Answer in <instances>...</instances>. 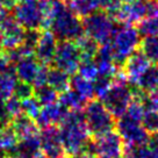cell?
Returning <instances> with one entry per match:
<instances>
[{
    "label": "cell",
    "instance_id": "obj_21",
    "mask_svg": "<svg viewBox=\"0 0 158 158\" xmlns=\"http://www.w3.org/2000/svg\"><path fill=\"white\" fill-rule=\"evenodd\" d=\"M70 89L74 91L89 101L95 98L93 81L81 77L78 73H74L72 74V77H70Z\"/></svg>",
    "mask_w": 158,
    "mask_h": 158
},
{
    "label": "cell",
    "instance_id": "obj_32",
    "mask_svg": "<svg viewBox=\"0 0 158 158\" xmlns=\"http://www.w3.org/2000/svg\"><path fill=\"white\" fill-rule=\"evenodd\" d=\"M77 73L80 74L84 78L91 80V81H93L94 79L98 77V68H97V64H95L94 59L81 60Z\"/></svg>",
    "mask_w": 158,
    "mask_h": 158
},
{
    "label": "cell",
    "instance_id": "obj_42",
    "mask_svg": "<svg viewBox=\"0 0 158 158\" xmlns=\"http://www.w3.org/2000/svg\"><path fill=\"white\" fill-rule=\"evenodd\" d=\"M139 156H141V158H158V155L149 147L148 144L139 147Z\"/></svg>",
    "mask_w": 158,
    "mask_h": 158
},
{
    "label": "cell",
    "instance_id": "obj_34",
    "mask_svg": "<svg viewBox=\"0 0 158 158\" xmlns=\"http://www.w3.org/2000/svg\"><path fill=\"white\" fill-rule=\"evenodd\" d=\"M112 83H113V77H107V76H100V74H98V77L93 80L95 97L98 99L101 98L108 91L109 87L112 86Z\"/></svg>",
    "mask_w": 158,
    "mask_h": 158
},
{
    "label": "cell",
    "instance_id": "obj_15",
    "mask_svg": "<svg viewBox=\"0 0 158 158\" xmlns=\"http://www.w3.org/2000/svg\"><path fill=\"white\" fill-rule=\"evenodd\" d=\"M58 40L50 30H44L40 34L37 45L35 48L34 56L41 64L49 65L54 62Z\"/></svg>",
    "mask_w": 158,
    "mask_h": 158
},
{
    "label": "cell",
    "instance_id": "obj_26",
    "mask_svg": "<svg viewBox=\"0 0 158 158\" xmlns=\"http://www.w3.org/2000/svg\"><path fill=\"white\" fill-rule=\"evenodd\" d=\"M19 136L16 135L12 124L0 127V149L6 152H12L19 142Z\"/></svg>",
    "mask_w": 158,
    "mask_h": 158
},
{
    "label": "cell",
    "instance_id": "obj_46",
    "mask_svg": "<svg viewBox=\"0 0 158 158\" xmlns=\"http://www.w3.org/2000/svg\"><path fill=\"white\" fill-rule=\"evenodd\" d=\"M36 1H40V0H20L19 2H36Z\"/></svg>",
    "mask_w": 158,
    "mask_h": 158
},
{
    "label": "cell",
    "instance_id": "obj_17",
    "mask_svg": "<svg viewBox=\"0 0 158 158\" xmlns=\"http://www.w3.org/2000/svg\"><path fill=\"white\" fill-rule=\"evenodd\" d=\"M41 153V139L39 135L20 138L14 150L10 152L13 158H36Z\"/></svg>",
    "mask_w": 158,
    "mask_h": 158
},
{
    "label": "cell",
    "instance_id": "obj_38",
    "mask_svg": "<svg viewBox=\"0 0 158 158\" xmlns=\"http://www.w3.org/2000/svg\"><path fill=\"white\" fill-rule=\"evenodd\" d=\"M143 104L145 109L158 110V91H153L150 93H143Z\"/></svg>",
    "mask_w": 158,
    "mask_h": 158
},
{
    "label": "cell",
    "instance_id": "obj_28",
    "mask_svg": "<svg viewBox=\"0 0 158 158\" xmlns=\"http://www.w3.org/2000/svg\"><path fill=\"white\" fill-rule=\"evenodd\" d=\"M76 43L78 45L79 51H80L81 60L95 58V55H97L99 49V44L93 39H91L87 35L84 34L81 37H79L76 41Z\"/></svg>",
    "mask_w": 158,
    "mask_h": 158
},
{
    "label": "cell",
    "instance_id": "obj_49",
    "mask_svg": "<svg viewBox=\"0 0 158 158\" xmlns=\"http://www.w3.org/2000/svg\"><path fill=\"white\" fill-rule=\"evenodd\" d=\"M36 158H47V157H45V156L43 155V153H40V155H39V156H37Z\"/></svg>",
    "mask_w": 158,
    "mask_h": 158
},
{
    "label": "cell",
    "instance_id": "obj_1",
    "mask_svg": "<svg viewBox=\"0 0 158 158\" xmlns=\"http://www.w3.org/2000/svg\"><path fill=\"white\" fill-rule=\"evenodd\" d=\"M45 30L58 41H77L84 33L83 20L70 10L65 0H51Z\"/></svg>",
    "mask_w": 158,
    "mask_h": 158
},
{
    "label": "cell",
    "instance_id": "obj_25",
    "mask_svg": "<svg viewBox=\"0 0 158 158\" xmlns=\"http://www.w3.org/2000/svg\"><path fill=\"white\" fill-rule=\"evenodd\" d=\"M18 83V78L15 76L14 65L2 74H0V100H7L13 95L14 87Z\"/></svg>",
    "mask_w": 158,
    "mask_h": 158
},
{
    "label": "cell",
    "instance_id": "obj_9",
    "mask_svg": "<svg viewBox=\"0 0 158 158\" xmlns=\"http://www.w3.org/2000/svg\"><path fill=\"white\" fill-rule=\"evenodd\" d=\"M0 33L2 36V48L5 51H10L22 44L26 29L10 10H0Z\"/></svg>",
    "mask_w": 158,
    "mask_h": 158
},
{
    "label": "cell",
    "instance_id": "obj_50",
    "mask_svg": "<svg viewBox=\"0 0 158 158\" xmlns=\"http://www.w3.org/2000/svg\"><path fill=\"white\" fill-rule=\"evenodd\" d=\"M157 91H158V87H157Z\"/></svg>",
    "mask_w": 158,
    "mask_h": 158
},
{
    "label": "cell",
    "instance_id": "obj_4",
    "mask_svg": "<svg viewBox=\"0 0 158 158\" xmlns=\"http://www.w3.org/2000/svg\"><path fill=\"white\" fill-rule=\"evenodd\" d=\"M50 1L40 0L36 2H19L12 10V14L26 30H40L47 28Z\"/></svg>",
    "mask_w": 158,
    "mask_h": 158
},
{
    "label": "cell",
    "instance_id": "obj_35",
    "mask_svg": "<svg viewBox=\"0 0 158 158\" xmlns=\"http://www.w3.org/2000/svg\"><path fill=\"white\" fill-rule=\"evenodd\" d=\"M35 89L33 84L30 83H26V81H21V80H18V83L14 87V92H13V95L15 98H18L19 100H26V99L30 98L34 95Z\"/></svg>",
    "mask_w": 158,
    "mask_h": 158
},
{
    "label": "cell",
    "instance_id": "obj_14",
    "mask_svg": "<svg viewBox=\"0 0 158 158\" xmlns=\"http://www.w3.org/2000/svg\"><path fill=\"white\" fill-rule=\"evenodd\" d=\"M150 65H151L150 60L144 56V54L141 50L137 49L124 60L121 70L126 76V78L128 79L129 84L135 87L141 74L143 73Z\"/></svg>",
    "mask_w": 158,
    "mask_h": 158
},
{
    "label": "cell",
    "instance_id": "obj_41",
    "mask_svg": "<svg viewBox=\"0 0 158 158\" xmlns=\"http://www.w3.org/2000/svg\"><path fill=\"white\" fill-rule=\"evenodd\" d=\"M147 18L158 16V0H145Z\"/></svg>",
    "mask_w": 158,
    "mask_h": 158
},
{
    "label": "cell",
    "instance_id": "obj_44",
    "mask_svg": "<svg viewBox=\"0 0 158 158\" xmlns=\"http://www.w3.org/2000/svg\"><path fill=\"white\" fill-rule=\"evenodd\" d=\"M148 145L158 155V134H153V135H150V137H149Z\"/></svg>",
    "mask_w": 158,
    "mask_h": 158
},
{
    "label": "cell",
    "instance_id": "obj_6",
    "mask_svg": "<svg viewBox=\"0 0 158 158\" xmlns=\"http://www.w3.org/2000/svg\"><path fill=\"white\" fill-rule=\"evenodd\" d=\"M83 20L84 33L99 45L110 42L120 23L114 21L105 10H97Z\"/></svg>",
    "mask_w": 158,
    "mask_h": 158
},
{
    "label": "cell",
    "instance_id": "obj_18",
    "mask_svg": "<svg viewBox=\"0 0 158 158\" xmlns=\"http://www.w3.org/2000/svg\"><path fill=\"white\" fill-rule=\"evenodd\" d=\"M40 66H41V63L36 59L35 56L23 57L14 64L15 76L18 80L33 84V80L39 71Z\"/></svg>",
    "mask_w": 158,
    "mask_h": 158
},
{
    "label": "cell",
    "instance_id": "obj_33",
    "mask_svg": "<svg viewBox=\"0 0 158 158\" xmlns=\"http://www.w3.org/2000/svg\"><path fill=\"white\" fill-rule=\"evenodd\" d=\"M21 106H22V113H25L26 115H28L34 120H36V118L39 116L41 108H42V105L40 104L39 100L34 95L26 100H22Z\"/></svg>",
    "mask_w": 158,
    "mask_h": 158
},
{
    "label": "cell",
    "instance_id": "obj_31",
    "mask_svg": "<svg viewBox=\"0 0 158 158\" xmlns=\"http://www.w3.org/2000/svg\"><path fill=\"white\" fill-rule=\"evenodd\" d=\"M142 126L149 135L158 134V110L145 109L142 118Z\"/></svg>",
    "mask_w": 158,
    "mask_h": 158
},
{
    "label": "cell",
    "instance_id": "obj_40",
    "mask_svg": "<svg viewBox=\"0 0 158 158\" xmlns=\"http://www.w3.org/2000/svg\"><path fill=\"white\" fill-rule=\"evenodd\" d=\"M10 121H12V118L10 116V114H8L7 109H6L5 101L0 100V127L10 124Z\"/></svg>",
    "mask_w": 158,
    "mask_h": 158
},
{
    "label": "cell",
    "instance_id": "obj_19",
    "mask_svg": "<svg viewBox=\"0 0 158 158\" xmlns=\"http://www.w3.org/2000/svg\"><path fill=\"white\" fill-rule=\"evenodd\" d=\"M10 124L15 130L16 135L19 136V138L29 137V136H34V135L40 134V127L37 126L36 121L28 115H26L25 113H21L18 116L12 118Z\"/></svg>",
    "mask_w": 158,
    "mask_h": 158
},
{
    "label": "cell",
    "instance_id": "obj_23",
    "mask_svg": "<svg viewBox=\"0 0 158 158\" xmlns=\"http://www.w3.org/2000/svg\"><path fill=\"white\" fill-rule=\"evenodd\" d=\"M58 102L69 110H83L89 100L76 93L72 89H68L58 95Z\"/></svg>",
    "mask_w": 158,
    "mask_h": 158
},
{
    "label": "cell",
    "instance_id": "obj_29",
    "mask_svg": "<svg viewBox=\"0 0 158 158\" xmlns=\"http://www.w3.org/2000/svg\"><path fill=\"white\" fill-rule=\"evenodd\" d=\"M58 95L59 94L54 89H51L49 85L35 89L34 92V97L39 100V102L42 106H47V105L57 102L58 101Z\"/></svg>",
    "mask_w": 158,
    "mask_h": 158
},
{
    "label": "cell",
    "instance_id": "obj_7",
    "mask_svg": "<svg viewBox=\"0 0 158 158\" xmlns=\"http://www.w3.org/2000/svg\"><path fill=\"white\" fill-rule=\"evenodd\" d=\"M141 35L133 26L120 25L112 39L114 50V63L121 69L124 60L138 49Z\"/></svg>",
    "mask_w": 158,
    "mask_h": 158
},
{
    "label": "cell",
    "instance_id": "obj_10",
    "mask_svg": "<svg viewBox=\"0 0 158 158\" xmlns=\"http://www.w3.org/2000/svg\"><path fill=\"white\" fill-rule=\"evenodd\" d=\"M81 62V56L77 43L74 41H59L55 55V68L63 70L68 74L78 72V68Z\"/></svg>",
    "mask_w": 158,
    "mask_h": 158
},
{
    "label": "cell",
    "instance_id": "obj_16",
    "mask_svg": "<svg viewBox=\"0 0 158 158\" xmlns=\"http://www.w3.org/2000/svg\"><path fill=\"white\" fill-rule=\"evenodd\" d=\"M69 109L59 104L58 101L51 105L42 106L39 116L36 118V123L41 129L47 128L49 126H57L60 124L64 120Z\"/></svg>",
    "mask_w": 158,
    "mask_h": 158
},
{
    "label": "cell",
    "instance_id": "obj_45",
    "mask_svg": "<svg viewBox=\"0 0 158 158\" xmlns=\"http://www.w3.org/2000/svg\"><path fill=\"white\" fill-rule=\"evenodd\" d=\"M2 50H4V48H2V36H1V33H0V54H1Z\"/></svg>",
    "mask_w": 158,
    "mask_h": 158
},
{
    "label": "cell",
    "instance_id": "obj_3",
    "mask_svg": "<svg viewBox=\"0 0 158 158\" xmlns=\"http://www.w3.org/2000/svg\"><path fill=\"white\" fill-rule=\"evenodd\" d=\"M134 89L135 87L129 84L128 79L120 69L113 77L112 86L99 100L114 118H118L126 113L129 104L131 102L134 98Z\"/></svg>",
    "mask_w": 158,
    "mask_h": 158
},
{
    "label": "cell",
    "instance_id": "obj_36",
    "mask_svg": "<svg viewBox=\"0 0 158 158\" xmlns=\"http://www.w3.org/2000/svg\"><path fill=\"white\" fill-rule=\"evenodd\" d=\"M49 66L45 64H41L37 73L35 76L34 80H33V86L34 89H39L42 86L48 85V74H49Z\"/></svg>",
    "mask_w": 158,
    "mask_h": 158
},
{
    "label": "cell",
    "instance_id": "obj_12",
    "mask_svg": "<svg viewBox=\"0 0 158 158\" xmlns=\"http://www.w3.org/2000/svg\"><path fill=\"white\" fill-rule=\"evenodd\" d=\"M109 16L120 25H137L139 21L147 18L145 0H133L121 4Z\"/></svg>",
    "mask_w": 158,
    "mask_h": 158
},
{
    "label": "cell",
    "instance_id": "obj_5",
    "mask_svg": "<svg viewBox=\"0 0 158 158\" xmlns=\"http://www.w3.org/2000/svg\"><path fill=\"white\" fill-rule=\"evenodd\" d=\"M85 122L91 137H98L100 135L112 131L115 128V118L99 99H92L83 109Z\"/></svg>",
    "mask_w": 158,
    "mask_h": 158
},
{
    "label": "cell",
    "instance_id": "obj_22",
    "mask_svg": "<svg viewBox=\"0 0 158 158\" xmlns=\"http://www.w3.org/2000/svg\"><path fill=\"white\" fill-rule=\"evenodd\" d=\"M48 85L58 94L63 93L70 89V74L57 68L49 69Z\"/></svg>",
    "mask_w": 158,
    "mask_h": 158
},
{
    "label": "cell",
    "instance_id": "obj_13",
    "mask_svg": "<svg viewBox=\"0 0 158 158\" xmlns=\"http://www.w3.org/2000/svg\"><path fill=\"white\" fill-rule=\"evenodd\" d=\"M41 151L47 158H70L66 153L57 126H49L40 133Z\"/></svg>",
    "mask_w": 158,
    "mask_h": 158
},
{
    "label": "cell",
    "instance_id": "obj_24",
    "mask_svg": "<svg viewBox=\"0 0 158 158\" xmlns=\"http://www.w3.org/2000/svg\"><path fill=\"white\" fill-rule=\"evenodd\" d=\"M65 1L70 7V10L81 19L99 10L98 0H65Z\"/></svg>",
    "mask_w": 158,
    "mask_h": 158
},
{
    "label": "cell",
    "instance_id": "obj_37",
    "mask_svg": "<svg viewBox=\"0 0 158 158\" xmlns=\"http://www.w3.org/2000/svg\"><path fill=\"white\" fill-rule=\"evenodd\" d=\"M5 106H6V109H7L8 114H10V116L12 118L22 113L21 100H19L18 98H15L14 95H12L10 98L5 100Z\"/></svg>",
    "mask_w": 158,
    "mask_h": 158
},
{
    "label": "cell",
    "instance_id": "obj_47",
    "mask_svg": "<svg viewBox=\"0 0 158 158\" xmlns=\"http://www.w3.org/2000/svg\"><path fill=\"white\" fill-rule=\"evenodd\" d=\"M99 158H120V157H109V156H99Z\"/></svg>",
    "mask_w": 158,
    "mask_h": 158
},
{
    "label": "cell",
    "instance_id": "obj_27",
    "mask_svg": "<svg viewBox=\"0 0 158 158\" xmlns=\"http://www.w3.org/2000/svg\"><path fill=\"white\" fill-rule=\"evenodd\" d=\"M138 49L152 64H158V36L143 37L139 42Z\"/></svg>",
    "mask_w": 158,
    "mask_h": 158
},
{
    "label": "cell",
    "instance_id": "obj_30",
    "mask_svg": "<svg viewBox=\"0 0 158 158\" xmlns=\"http://www.w3.org/2000/svg\"><path fill=\"white\" fill-rule=\"evenodd\" d=\"M137 30L141 36H158V16L145 18L137 23Z\"/></svg>",
    "mask_w": 158,
    "mask_h": 158
},
{
    "label": "cell",
    "instance_id": "obj_39",
    "mask_svg": "<svg viewBox=\"0 0 158 158\" xmlns=\"http://www.w3.org/2000/svg\"><path fill=\"white\" fill-rule=\"evenodd\" d=\"M99 10H105L108 15H110L118 7L121 5L120 0H98Z\"/></svg>",
    "mask_w": 158,
    "mask_h": 158
},
{
    "label": "cell",
    "instance_id": "obj_43",
    "mask_svg": "<svg viewBox=\"0 0 158 158\" xmlns=\"http://www.w3.org/2000/svg\"><path fill=\"white\" fill-rule=\"evenodd\" d=\"M12 65L13 64H10V60L7 59V57H6L5 55L0 54V74H2L4 72H6Z\"/></svg>",
    "mask_w": 158,
    "mask_h": 158
},
{
    "label": "cell",
    "instance_id": "obj_20",
    "mask_svg": "<svg viewBox=\"0 0 158 158\" xmlns=\"http://www.w3.org/2000/svg\"><path fill=\"white\" fill-rule=\"evenodd\" d=\"M135 87L143 93H150L158 87V64H151L141 74Z\"/></svg>",
    "mask_w": 158,
    "mask_h": 158
},
{
    "label": "cell",
    "instance_id": "obj_48",
    "mask_svg": "<svg viewBox=\"0 0 158 158\" xmlns=\"http://www.w3.org/2000/svg\"><path fill=\"white\" fill-rule=\"evenodd\" d=\"M130 1H133V0H120V2H122V4H124V2H130Z\"/></svg>",
    "mask_w": 158,
    "mask_h": 158
},
{
    "label": "cell",
    "instance_id": "obj_11",
    "mask_svg": "<svg viewBox=\"0 0 158 158\" xmlns=\"http://www.w3.org/2000/svg\"><path fill=\"white\" fill-rule=\"evenodd\" d=\"M115 128L121 138L123 139L124 144L141 147L149 143L150 135L143 128L142 123L134 121L126 115H122L121 118H116Z\"/></svg>",
    "mask_w": 158,
    "mask_h": 158
},
{
    "label": "cell",
    "instance_id": "obj_8",
    "mask_svg": "<svg viewBox=\"0 0 158 158\" xmlns=\"http://www.w3.org/2000/svg\"><path fill=\"white\" fill-rule=\"evenodd\" d=\"M124 148V142L118 131L112 130L100 135L98 137H92L87 144L86 152L93 156H109V157H121Z\"/></svg>",
    "mask_w": 158,
    "mask_h": 158
},
{
    "label": "cell",
    "instance_id": "obj_2",
    "mask_svg": "<svg viewBox=\"0 0 158 158\" xmlns=\"http://www.w3.org/2000/svg\"><path fill=\"white\" fill-rule=\"evenodd\" d=\"M60 138L70 158L78 157L86 152L91 135L85 122L83 110H69L59 124Z\"/></svg>",
    "mask_w": 158,
    "mask_h": 158
}]
</instances>
